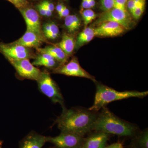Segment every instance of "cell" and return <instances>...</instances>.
Returning <instances> with one entry per match:
<instances>
[{"mask_svg":"<svg viewBox=\"0 0 148 148\" xmlns=\"http://www.w3.org/2000/svg\"><path fill=\"white\" fill-rule=\"evenodd\" d=\"M82 7L83 9H85L91 8L89 5L88 0H82Z\"/></svg>","mask_w":148,"mask_h":148,"instance_id":"cell-32","label":"cell"},{"mask_svg":"<svg viewBox=\"0 0 148 148\" xmlns=\"http://www.w3.org/2000/svg\"><path fill=\"white\" fill-rule=\"evenodd\" d=\"M45 40V38H42L34 32L27 31L21 38L12 42L14 44L21 45L24 47L36 48L38 49Z\"/></svg>","mask_w":148,"mask_h":148,"instance_id":"cell-13","label":"cell"},{"mask_svg":"<svg viewBox=\"0 0 148 148\" xmlns=\"http://www.w3.org/2000/svg\"><path fill=\"white\" fill-rule=\"evenodd\" d=\"M0 52L8 60H21L34 58V54L28 48L14 44L12 42L5 44L0 42Z\"/></svg>","mask_w":148,"mask_h":148,"instance_id":"cell-8","label":"cell"},{"mask_svg":"<svg viewBox=\"0 0 148 148\" xmlns=\"http://www.w3.org/2000/svg\"><path fill=\"white\" fill-rule=\"evenodd\" d=\"M93 130L118 136L131 137L135 135L137 127L120 119L104 107L101 113L96 116Z\"/></svg>","mask_w":148,"mask_h":148,"instance_id":"cell-2","label":"cell"},{"mask_svg":"<svg viewBox=\"0 0 148 148\" xmlns=\"http://www.w3.org/2000/svg\"><path fill=\"white\" fill-rule=\"evenodd\" d=\"M41 4L45 8L47 9L48 10L51 11V12H53L54 10V5L52 3L49 1L47 0L43 1L41 3Z\"/></svg>","mask_w":148,"mask_h":148,"instance_id":"cell-29","label":"cell"},{"mask_svg":"<svg viewBox=\"0 0 148 148\" xmlns=\"http://www.w3.org/2000/svg\"><path fill=\"white\" fill-rule=\"evenodd\" d=\"M106 21H113L118 23L125 30L131 29L134 24L132 17L127 10H123L115 8L104 12L95 21V24L98 25Z\"/></svg>","mask_w":148,"mask_h":148,"instance_id":"cell-5","label":"cell"},{"mask_svg":"<svg viewBox=\"0 0 148 148\" xmlns=\"http://www.w3.org/2000/svg\"><path fill=\"white\" fill-rule=\"evenodd\" d=\"M106 148H123V145L120 142H117V143H113L108 147H106Z\"/></svg>","mask_w":148,"mask_h":148,"instance_id":"cell-31","label":"cell"},{"mask_svg":"<svg viewBox=\"0 0 148 148\" xmlns=\"http://www.w3.org/2000/svg\"><path fill=\"white\" fill-rule=\"evenodd\" d=\"M64 6V5L62 4H59L56 6V11L58 12V14H59L62 11V10H63Z\"/></svg>","mask_w":148,"mask_h":148,"instance_id":"cell-33","label":"cell"},{"mask_svg":"<svg viewBox=\"0 0 148 148\" xmlns=\"http://www.w3.org/2000/svg\"><path fill=\"white\" fill-rule=\"evenodd\" d=\"M40 91L49 98L52 102L64 106V99L59 88L48 72H42L37 80Z\"/></svg>","mask_w":148,"mask_h":148,"instance_id":"cell-4","label":"cell"},{"mask_svg":"<svg viewBox=\"0 0 148 148\" xmlns=\"http://www.w3.org/2000/svg\"><path fill=\"white\" fill-rule=\"evenodd\" d=\"M57 46L61 48L68 56L73 53L75 47V42L71 36L65 34L63 35L61 41L57 44Z\"/></svg>","mask_w":148,"mask_h":148,"instance_id":"cell-17","label":"cell"},{"mask_svg":"<svg viewBox=\"0 0 148 148\" xmlns=\"http://www.w3.org/2000/svg\"><path fill=\"white\" fill-rule=\"evenodd\" d=\"M3 145V141L0 140V148H2V146Z\"/></svg>","mask_w":148,"mask_h":148,"instance_id":"cell-35","label":"cell"},{"mask_svg":"<svg viewBox=\"0 0 148 148\" xmlns=\"http://www.w3.org/2000/svg\"><path fill=\"white\" fill-rule=\"evenodd\" d=\"M61 115L56 121L61 132H69L84 137L92 130L97 114L95 112L81 108L68 109L62 107Z\"/></svg>","mask_w":148,"mask_h":148,"instance_id":"cell-1","label":"cell"},{"mask_svg":"<svg viewBox=\"0 0 148 148\" xmlns=\"http://www.w3.org/2000/svg\"><path fill=\"white\" fill-rule=\"evenodd\" d=\"M115 0H101V8L104 12L114 8Z\"/></svg>","mask_w":148,"mask_h":148,"instance_id":"cell-24","label":"cell"},{"mask_svg":"<svg viewBox=\"0 0 148 148\" xmlns=\"http://www.w3.org/2000/svg\"><path fill=\"white\" fill-rule=\"evenodd\" d=\"M144 1L145 0H128L127 3V7L130 13H132L135 8Z\"/></svg>","mask_w":148,"mask_h":148,"instance_id":"cell-25","label":"cell"},{"mask_svg":"<svg viewBox=\"0 0 148 148\" xmlns=\"http://www.w3.org/2000/svg\"><path fill=\"white\" fill-rule=\"evenodd\" d=\"M19 76L24 79L37 81L42 71L30 62L29 59H9Z\"/></svg>","mask_w":148,"mask_h":148,"instance_id":"cell-7","label":"cell"},{"mask_svg":"<svg viewBox=\"0 0 148 148\" xmlns=\"http://www.w3.org/2000/svg\"><path fill=\"white\" fill-rule=\"evenodd\" d=\"M88 1H89L90 8H92L95 6V0H88Z\"/></svg>","mask_w":148,"mask_h":148,"instance_id":"cell-34","label":"cell"},{"mask_svg":"<svg viewBox=\"0 0 148 148\" xmlns=\"http://www.w3.org/2000/svg\"><path fill=\"white\" fill-rule=\"evenodd\" d=\"M56 61L48 53H40L36 57L32 64L34 66H42L47 68H53L56 65Z\"/></svg>","mask_w":148,"mask_h":148,"instance_id":"cell-16","label":"cell"},{"mask_svg":"<svg viewBox=\"0 0 148 148\" xmlns=\"http://www.w3.org/2000/svg\"><path fill=\"white\" fill-rule=\"evenodd\" d=\"M128 148H136V147H135V146H134L133 145H131V146H130V147H129Z\"/></svg>","mask_w":148,"mask_h":148,"instance_id":"cell-36","label":"cell"},{"mask_svg":"<svg viewBox=\"0 0 148 148\" xmlns=\"http://www.w3.org/2000/svg\"><path fill=\"white\" fill-rule=\"evenodd\" d=\"M69 13H70V11H69V9L67 8L66 6L64 5L63 10L58 14V15L60 18H63V17L65 18L66 16H69Z\"/></svg>","mask_w":148,"mask_h":148,"instance_id":"cell-30","label":"cell"},{"mask_svg":"<svg viewBox=\"0 0 148 148\" xmlns=\"http://www.w3.org/2000/svg\"><path fill=\"white\" fill-rule=\"evenodd\" d=\"M20 10L27 25V31L34 32L42 38H45L43 35L39 15L36 11L31 8Z\"/></svg>","mask_w":148,"mask_h":148,"instance_id":"cell-10","label":"cell"},{"mask_svg":"<svg viewBox=\"0 0 148 148\" xmlns=\"http://www.w3.org/2000/svg\"><path fill=\"white\" fill-rule=\"evenodd\" d=\"M145 1L140 3L138 5L132 12V14L133 17L136 19H139L143 14L145 10Z\"/></svg>","mask_w":148,"mask_h":148,"instance_id":"cell-23","label":"cell"},{"mask_svg":"<svg viewBox=\"0 0 148 148\" xmlns=\"http://www.w3.org/2000/svg\"><path fill=\"white\" fill-rule=\"evenodd\" d=\"M148 94V91H118L104 85L98 84L93 105L88 109L96 112L103 108L109 103L130 98H143Z\"/></svg>","mask_w":148,"mask_h":148,"instance_id":"cell-3","label":"cell"},{"mask_svg":"<svg viewBox=\"0 0 148 148\" xmlns=\"http://www.w3.org/2000/svg\"><path fill=\"white\" fill-rule=\"evenodd\" d=\"M81 14L85 28L87 27L88 25L92 22L97 16L96 13L90 9L83 10L81 12Z\"/></svg>","mask_w":148,"mask_h":148,"instance_id":"cell-22","label":"cell"},{"mask_svg":"<svg viewBox=\"0 0 148 148\" xmlns=\"http://www.w3.org/2000/svg\"><path fill=\"white\" fill-rule=\"evenodd\" d=\"M54 73L69 76L86 78L95 82V77L88 73L80 65L76 58H72L70 62L58 66L54 71Z\"/></svg>","mask_w":148,"mask_h":148,"instance_id":"cell-9","label":"cell"},{"mask_svg":"<svg viewBox=\"0 0 148 148\" xmlns=\"http://www.w3.org/2000/svg\"><path fill=\"white\" fill-rule=\"evenodd\" d=\"M94 37H95V34L94 28L91 27H86L80 33L77 38L75 42L76 47L77 48L81 47L92 40Z\"/></svg>","mask_w":148,"mask_h":148,"instance_id":"cell-18","label":"cell"},{"mask_svg":"<svg viewBox=\"0 0 148 148\" xmlns=\"http://www.w3.org/2000/svg\"><path fill=\"white\" fill-rule=\"evenodd\" d=\"M132 145L137 148H148V132L147 130L141 132L135 138Z\"/></svg>","mask_w":148,"mask_h":148,"instance_id":"cell-21","label":"cell"},{"mask_svg":"<svg viewBox=\"0 0 148 148\" xmlns=\"http://www.w3.org/2000/svg\"><path fill=\"white\" fill-rule=\"evenodd\" d=\"M43 35L45 38L55 40L59 35V29L54 22L46 23L42 27Z\"/></svg>","mask_w":148,"mask_h":148,"instance_id":"cell-19","label":"cell"},{"mask_svg":"<svg viewBox=\"0 0 148 148\" xmlns=\"http://www.w3.org/2000/svg\"><path fill=\"white\" fill-rule=\"evenodd\" d=\"M13 4L17 8H24V6L27 4L28 0H7Z\"/></svg>","mask_w":148,"mask_h":148,"instance_id":"cell-28","label":"cell"},{"mask_svg":"<svg viewBox=\"0 0 148 148\" xmlns=\"http://www.w3.org/2000/svg\"><path fill=\"white\" fill-rule=\"evenodd\" d=\"M110 134L96 132L84 138L81 148H106Z\"/></svg>","mask_w":148,"mask_h":148,"instance_id":"cell-12","label":"cell"},{"mask_svg":"<svg viewBox=\"0 0 148 148\" xmlns=\"http://www.w3.org/2000/svg\"><path fill=\"white\" fill-rule=\"evenodd\" d=\"M64 24L69 33L73 34L79 29L81 25V21L78 16L72 14L65 17Z\"/></svg>","mask_w":148,"mask_h":148,"instance_id":"cell-20","label":"cell"},{"mask_svg":"<svg viewBox=\"0 0 148 148\" xmlns=\"http://www.w3.org/2000/svg\"><path fill=\"white\" fill-rule=\"evenodd\" d=\"M94 29L95 36L103 37L117 36L125 30L120 24L113 21L103 22Z\"/></svg>","mask_w":148,"mask_h":148,"instance_id":"cell-11","label":"cell"},{"mask_svg":"<svg viewBox=\"0 0 148 148\" xmlns=\"http://www.w3.org/2000/svg\"><path fill=\"white\" fill-rule=\"evenodd\" d=\"M84 137L69 132H61L56 137H47V142L52 143L57 148H81Z\"/></svg>","mask_w":148,"mask_h":148,"instance_id":"cell-6","label":"cell"},{"mask_svg":"<svg viewBox=\"0 0 148 148\" xmlns=\"http://www.w3.org/2000/svg\"><path fill=\"white\" fill-rule=\"evenodd\" d=\"M40 53H47L51 56L56 61L64 64L67 59V56L61 48L58 46H47L43 48L37 49Z\"/></svg>","mask_w":148,"mask_h":148,"instance_id":"cell-15","label":"cell"},{"mask_svg":"<svg viewBox=\"0 0 148 148\" xmlns=\"http://www.w3.org/2000/svg\"><path fill=\"white\" fill-rule=\"evenodd\" d=\"M47 142V137L31 132L21 141L19 148H42Z\"/></svg>","mask_w":148,"mask_h":148,"instance_id":"cell-14","label":"cell"},{"mask_svg":"<svg viewBox=\"0 0 148 148\" xmlns=\"http://www.w3.org/2000/svg\"><path fill=\"white\" fill-rule=\"evenodd\" d=\"M37 8H38L39 12L42 16L49 17L52 15V12L43 6L42 5L41 3L37 5Z\"/></svg>","mask_w":148,"mask_h":148,"instance_id":"cell-27","label":"cell"},{"mask_svg":"<svg viewBox=\"0 0 148 148\" xmlns=\"http://www.w3.org/2000/svg\"><path fill=\"white\" fill-rule=\"evenodd\" d=\"M127 0H115L114 8L126 10Z\"/></svg>","mask_w":148,"mask_h":148,"instance_id":"cell-26","label":"cell"}]
</instances>
